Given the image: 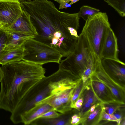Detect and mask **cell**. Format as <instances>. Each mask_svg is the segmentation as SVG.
Instances as JSON below:
<instances>
[{
  "mask_svg": "<svg viewBox=\"0 0 125 125\" xmlns=\"http://www.w3.org/2000/svg\"><path fill=\"white\" fill-rule=\"evenodd\" d=\"M23 9L29 15L37 32L33 39L55 49L63 57L73 51L79 37L78 13L60 11L49 0L28 1Z\"/></svg>",
  "mask_w": 125,
  "mask_h": 125,
  "instance_id": "1",
  "label": "cell"
},
{
  "mask_svg": "<svg viewBox=\"0 0 125 125\" xmlns=\"http://www.w3.org/2000/svg\"><path fill=\"white\" fill-rule=\"evenodd\" d=\"M0 109L11 113L28 91L44 77L42 65L23 59L0 67Z\"/></svg>",
  "mask_w": 125,
  "mask_h": 125,
  "instance_id": "2",
  "label": "cell"
},
{
  "mask_svg": "<svg viewBox=\"0 0 125 125\" xmlns=\"http://www.w3.org/2000/svg\"><path fill=\"white\" fill-rule=\"evenodd\" d=\"M81 80L70 71L59 67L52 74L45 76L28 91L11 113V118L19 122L21 115L37 103L64 90L75 88Z\"/></svg>",
  "mask_w": 125,
  "mask_h": 125,
  "instance_id": "3",
  "label": "cell"
},
{
  "mask_svg": "<svg viewBox=\"0 0 125 125\" xmlns=\"http://www.w3.org/2000/svg\"><path fill=\"white\" fill-rule=\"evenodd\" d=\"M110 27L107 14L99 12L88 17L81 33L87 40L92 52L99 61L104 42Z\"/></svg>",
  "mask_w": 125,
  "mask_h": 125,
  "instance_id": "4",
  "label": "cell"
},
{
  "mask_svg": "<svg viewBox=\"0 0 125 125\" xmlns=\"http://www.w3.org/2000/svg\"><path fill=\"white\" fill-rule=\"evenodd\" d=\"M91 52L87 40L81 33L79 36L73 51L65 59L61 60L59 67L68 70L81 78Z\"/></svg>",
  "mask_w": 125,
  "mask_h": 125,
  "instance_id": "5",
  "label": "cell"
},
{
  "mask_svg": "<svg viewBox=\"0 0 125 125\" xmlns=\"http://www.w3.org/2000/svg\"><path fill=\"white\" fill-rule=\"evenodd\" d=\"M23 59L42 65L48 63L59 64L63 57L54 48L42 42L31 39L23 44Z\"/></svg>",
  "mask_w": 125,
  "mask_h": 125,
  "instance_id": "6",
  "label": "cell"
},
{
  "mask_svg": "<svg viewBox=\"0 0 125 125\" xmlns=\"http://www.w3.org/2000/svg\"><path fill=\"white\" fill-rule=\"evenodd\" d=\"M92 74L109 89L118 103L125 104V87L121 85L104 71L100 61Z\"/></svg>",
  "mask_w": 125,
  "mask_h": 125,
  "instance_id": "7",
  "label": "cell"
},
{
  "mask_svg": "<svg viewBox=\"0 0 125 125\" xmlns=\"http://www.w3.org/2000/svg\"><path fill=\"white\" fill-rule=\"evenodd\" d=\"M75 88L66 89L45 100L36 104V105L47 103L57 112L63 114L72 109L71 106L72 95Z\"/></svg>",
  "mask_w": 125,
  "mask_h": 125,
  "instance_id": "8",
  "label": "cell"
},
{
  "mask_svg": "<svg viewBox=\"0 0 125 125\" xmlns=\"http://www.w3.org/2000/svg\"><path fill=\"white\" fill-rule=\"evenodd\" d=\"M23 12L20 3L9 1L0 2V23L5 29L11 25Z\"/></svg>",
  "mask_w": 125,
  "mask_h": 125,
  "instance_id": "9",
  "label": "cell"
},
{
  "mask_svg": "<svg viewBox=\"0 0 125 125\" xmlns=\"http://www.w3.org/2000/svg\"><path fill=\"white\" fill-rule=\"evenodd\" d=\"M100 63L107 73L125 87V64L124 62L119 59L101 58Z\"/></svg>",
  "mask_w": 125,
  "mask_h": 125,
  "instance_id": "10",
  "label": "cell"
},
{
  "mask_svg": "<svg viewBox=\"0 0 125 125\" xmlns=\"http://www.w3.org/2000/svg\"><path fill=\"white\" fill-rule=\"evenodd\" d=\"M89 80L90 86L96 97L101 103H119L115 100L109 89L94 75L92 74Z\"/></svg>",
  "mask_w": 125,
  "mask_h": 125,
  "instance_id": "11",
  "label": "cell"
},
{
  "mask_svg": "<svg viewBox=\"0 0 125 125\" xmlns=\"http://www.w3.org/2000/svg\"><path fill=\"white\" fill-rule=\"evenodd\" d=\"M101 58L118 59L117 39L111 27L108 30L102 47Z\"/></svg>",
  "mask_w": 125,
  "mask_h": 125,
  "instance_id": "12",
  "label": "cell"
},
{
  "mask_svg": "<svg viewBox=\"0 0 125 125\" xmlns=\"http://www.w3.org/2000/svg\"><path fill=\"white\" fill-rule=\"evenodd\" d=\"M4 29L6 31H16L35 36L37 34L31 21L29 15L23 10L20 15L13 23Z\"/></svg>",
  "mask_w": 125,
  "mask_h": 125,
  "instance_id": "13",
  "label": "cell"
},
{
  "mask_svg": "<svg viewBox=\"0 0 125 125\" xmlns=\"http://www.w3.org/2000/svg\"><path fill=\"white\" fill-rule=\"evenodd\" d=\"M53 109L52 107L47 103L36 105L21 115V123L25 125L30 124L43 114Z\"/></svg>",
  "mask_w": 125,
  "mask_h": 125,
  "instance_id": "14",
  "label": "cell"
},
{
  "mask_svg": "<svg viewBox=\"0 0 125 125\" xmlns=\"http://www.w3.org/2000/svg\"><path fill=\"white\" fill-rule=\"evenodd\" d=\"M6 32L7 36L6 50L21 46L26 41L35 37L33 35L16 31L6 30Z\"/></svg>",
  "mask_w": 125,
  "mask_h": 125,
  "instance_id": "15",
  "label": "cell"
},
{
  "mask_svg": "<svg viewBox=\"0 0 125 125\" xmlns=\"http://www.w3.org/2000/svg\"><path fill=\"white\" fill-rule=\"evenodd\" d=\"M24 55L23 45L20 47L9 50H5L0 59L2 65L20 61Z\"/></svg>",
  "mask_w": 125,
  "mask_h": 125,
  "instance_id": "16",
  "label": "cell"
},
{
  "mask_svg": "<svg viewBox=\"0 0 125 125\" xmlns=\"http://www.w3.org/2000/svg\"><path fill=\"white\" fill-rule=\"evenodd\" d=\"M102 108L101 103L97 104L95 110L90 113L87 112L81 118L80 124L84 125H98L101 121Z\"/></svg>",
  "mask_w": 125,
  "mask_h": 125,
  "instance_id": "17",
  "label": "cell"
},
{
  "mask_svg": "<svg viewBox=\"0 0 125 125\" xmlns=\"http://www.w3.org/2000/svg\"><path fill=\"white\" fill-rule=\"evenodd\" d=\"M100 61L91 52L87 64L81 75V79L84 83L90 78L94 71Z\"/></svg>",
  "mask_w": 125,
  "mask_h": 125,
  "instance_id": "18",
  "label": "cell"
},
{
  "mask_svg": "<svg viewBox=\"0 0 125 125\" xmlns=\"http://www.w3.org/2000/svg\"><path fill=\"white\" fill-rule=\"evenodd\" d=\"M82 94L83 103H87L93 105L101 103L96 97L90 86L89 79Z\"/></svg>",
  "mask_w": 125,
  "mask_h": 125,
  "instance_id": "19",
  "label": "cell"
},
{
  "mask_svg": "<svg viewBox=\"0 0 125 125\" xmlns=\"http://www.w3.org/2000/svg\"><path fill=\"white\" fill-rule=\"evenodd\" d=\"M106 2L122 17L125 16V0H107Z\"/></svg>",
  "mask_w": 125,
  "mask_h": 125,
  "instance_id": "20",
  "label": "cell"
},
{
  "mask_svg": "<svg viewBox=\"0 0 125 125\" xmlns=\"http://www.w3.org/2000/svg\"><path fill=\"white\" fill-rule=\"evenodd\" d=\"M71 116L64 117H58L53 118L42 119L43 123L49 125H70V121Z\"/></svg>",
  "mask_w": 125,
  "mask_h": 125,
  "instance_id": "21",
  "label": "cell"
},
{
  "mask_svg": "<svg viewBox=\"0 0 125 125\" xmlns=\"http://www.w3.org/2000/svg\"><path fill=\"white\" fill-rule=\"evenodd\" d=\"M100 11L98 9L87 5H83L80 8L78 13L79 17L86 21L89 16L93 15Z\"/></svg>",
  "mask_w": 125,
  "mask_h": 125,
  "instance_id": "22",
  "label": "cell"
},
{
  "mask_svg": "<svg viewBox=\"0 0 125 125\" xmlns=\"http://www.w3.org/2000/svg\"><path fill=\"white\" fill-rule=\"evenodd\" d=\"M88 79L84 83L82 79L75 87L73 94L71 100V106L73 108L74 103L83 93L88 81Z\"/></svg>",
  "mask_w": 125,
  "mask_h": 125,
  "instance_id": "23",
  "label": "cell"
},
{
  "mask_svg": "<svg viewBox=\"0 0 125 125\" xmlns=\"http://www.w3.org/2000/svg\"><path fill=\"white\" fill-rule=\"evenodd\" d=\"M103 110L106 113L112 114L118 108L125 105L116 103H101Z\"/></svg>",
  "mask_w": 125,
  "mask_h": 125,
  "instance_id": "24",
  "label": "cell"
},
{
  "mask_svg": "<svg viewBox=\"0 0 125 125\" xmlns=\"http://www.w3.org/2000/svg\"><path fill=\"white\" fill-rule=\"evenodd\" d=\"M7 41L6 30L2 27L0 29V59L5 50Z\"/></svg>",
  "mask_w": 125,
  "mask_h": 125,
  "instance_id": "25",
  "label": "cell"
},
{
  "mask_svg": "<svg viewBox=\"0 0 125 125\" xmlns=\"http://www.w3.org/2000/svg\"><path fill=\"white\" fill-rule=\"evenodd\" d=\"M102 120L115 122L118 125H120V121L113 114L107 113L103 109L101 115V121Z\"/></svg>",
  "mask_w": 125,
  "mask_h": 125,
  "instance_id": "26",
  "label": "cell"
},
{
  "mask_svg": "<svg viewBox=\"0 0 125 125\" xmlns=\"http://www.w3.org/2000/svg\"><path fill=\"white\" fill-rule=\"evenodd\" d=\"M62 114L58 113L57 111L53 109L43 114L38 119H48L54 118L58 117Z\"/></svg>",
  "mask_w": 125,
  "mask_h": 125,
  "instance_id": "27",
  "label": "cell"
},
{
  "mask_svg": "<svg viewBox=\"0 0 125 125\" xmlns=\"http://www.w3.org/2000/svg\"><path fill=\"white\" fill-rule=\"evenodd\" d=\"M120 122L125 118V105L118 108L113 114Z\"/></svg>",
  "mask_w": 125,
  "mask_h": 125,
  "instance_id": "28",
  "label": "cell"
},
{
  "mask_svg": "<svg viewBox=\"0 0 125 125\" xmlns=\"http://www.w3.org/2000/svg\"><path fill=\"white\" fill-rule=\"evenodd\" d=\"M81 119V117L78 114H74L71 117L70 125H77L80 124Z\"/></svg>",
  "mask_w": 125,
  "mask_h": 125,
  "instance_id": "29",
  "label": "cell"
},
{
  "mask_svg": "<svg viewBox=\"0 0 125 125\" xmlns=\"http://www.w3.org/2000/svg\"><path fill=\"white\" fill-rule=\"evenodd\" d=\"M56 1L59 3V9H66L70 7L71 5H69V3L71 0H52Z\"/></svg>",
  "mask_w": 125,
  "mask_h": 125,
  "instance_id": "30",
  "label": "cell"
},
{
  "mask_svg": "<svg viewBox=\"0 0 125 125\" xmlns=\"http://www.w3.org/2000/svg\"><path fill=\"white\" fill-rule=\"evenodd\" d=\"M83 102V97L82 94L80 97L75 102L73 108L76 109L79 111L82 105Z\"/></svg>",
  "mask_w": 125,
  "mask_h": 125,
  "instance_id": "31",
  "label": "cell"
},
{
  "mask_svg": "<svg viewBox=\"0 0 125 125\" xmlns=\"http://www.w3.org/2000/svg\"><path fill=\"white\" fill-rule=\"evenodd\" d=\"M80 0H71V1L69 3L70 5H71L72 4L77 2Z\"/></svg>",
  "mask_w": 125,
  "mask_h": 125,
  "instance_id": "32",
  "label": "cell"
},
{
  "mask_svg": "<svg viewBox=\"0 0 125 125\" xmlns=\"http://www.w3.org/2000/svg\"><path fill=\"white\" fill-rule=\"evenodd\" d=\"M9 1H18V0H0V2Z\"/></svg>",
  "mask_w": 125,
  "mask_h": 125,
  "instance_id": "33",
  "label": "cell"
},
{
  "mask_svg": "<svg viewBox=\"0 0 125 125\" xmlns=\"http://www.w3.org/2000/svg\"><path fill=\"white\" fill-rule=\"evenodd\" d=\"M125 118L123 119L121 121L120 125H125Z\"/></svg>",
  "mask_w": 125,
  "mask_h": 125,
  "instance_id": "34",
  "label": "cell"
},
{
  "mask_svg": "<svg viewBox=\"0 0 125 125\" xmlns=\"http://www.w3.org/2000/svg\"><path fill=\"white\" fill-rule=\"evenodd\" d=\"M2 76V73L0 67V82Z\"/></svg>",
  "mask_w": 125,
  "mask_h": 125,
  "instance_id": "35",
  "label": "cell"
},
{
  "mask_svg": "<svg viewBox=\"0 0 125 125\" xmlns=\"http://www.w3.org/2000/svg\"><path fill=\"white\" fill-rule=\"evenodd\" d=\"M18 1L21 2H22L24 1H30L31 0H18Z\"/></svg>",
  "mask_w": 125,
  "mask_h": 125,
  "instance_id": "36",
  "label": "cell"
},
{
  "mask_svg": "<svg viewBox=\"0 0 125 125\" xmlns=\"http://www.w3.org/2000/svg\"><path fill=\"white\" fill-rule=\"evenodd\" d=\"M2 27V25L0 23V29Z\"/></svg>",
  "mask_w": 125,
  "mask_h": 125,
  "instance_id": "37",
  "label": "cell"
},
{
  "mask_svg": "<svg viewBox=\"0 0 125 125\" xmlns=\"http://www.w3.org/2000/svg\"><path fill=\"white\" fill-rule=\"evenodd\" d=\"M104 0V1L106 2V1L107 0Z\"/></svg>",
  "mask_w": 125,
  "mask_h": 125,
  "instance_id": "38",
  "label": "cell"
},
{
  "mask_svg": "<svg viewBox=\"0 0 125 125\" xmlns=\"http://www.w3.org/2000/svg\"></svg>",
  "mask_w": 125,
  "mask_h": 125,
  "instance_id": "39",
  "label": "cell"
}]
</instances>
